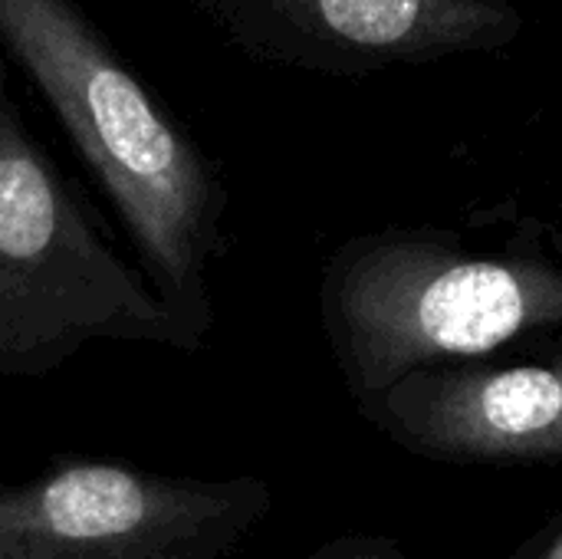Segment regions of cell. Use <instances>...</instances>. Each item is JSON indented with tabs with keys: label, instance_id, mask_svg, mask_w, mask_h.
Instances as JSON below:
<instances>
[{
	"label": "cell",
	"instance_id": "8992f818",
	"mask_svg": "<svg viewBox=\"0 0 562 559\" xmlns=\"http://www.w3.org/2000/svg\"><path fill=\"white\" fill-rule=\"evenodd\" d=\"M359 412L412 455L454 465L562 458V356L530 366L438 362Z\"/></svg>",
	"mask_w": 562,
	"mask_h": 559
},
{
	"label": "cell",
	"instance_id": "5b68a950",
	"mask_svg": "<svg viewBox=\"0 0 562 559\" xmlns=\"http://www.w3.org/2000/svg\"><path fill=\"white\" fill-rule=\"evenodd\" d=\"M237 53L316 72H369L491 49L520 30L507 0H184Z\"/></svg>",
	"mask_w": 562,
	"mask_h": 559
},
{
	"label": "cell",
	"instance_id": "3957f363",
	"mask_svg": "<svg viewBox=\"0 0 562 559\" xmlns=\"http://www.w3.org/2000/svg\"><path fill=\"white\" fill-rule=\"evenodd\" d=\"M319 313L349 395L366 405L415 369L562 326V270L405 231L369 234L329 257Z\"/></svg>",
	"mask_w": 562,
	"mask_h": 559
},
{
	"label": "cell",
	"instance_id": "52a82bcc",
	"mask_svg": "<svg viewBox=\"0 0 562 559\" xmlns=\"http://www.w3.org/2000/svg\"><path fill=\"white\" fill-rule=\"evenodd\" d=\"M306 559H408L395 540L385 537H336Z\"/></svg>",
	"mask_w": 562,
	"mask_h": 559
},
{
	"label": "cell",
	"instance_id": "ba28073f",
	"mask_svg": "<svg viewBox=\"0 0 562 559\" xmlns=\"http://www.w3.org/2000/svg\"><path fill=\"white\" fill-rule=\"evenodd\" d=\"M543 559H562V530L553 537V540H550V547H547Z\"/></svg>",
	"mask_w": 562,
	"mask_h": 559
},
{
	"label": "cell",
	"instance_id": "7a4b0ae2",
	"mask_svg": "<svg viewBox=\"0 0 562 559\" xmlns=\"http://www.w3.org/2000/svg\"><path fill=\"white\" fill-rule=\"evenodd\" d=\"M92 343L207 349L102 237L26 125L0 53V382L53 376Z\"/></svg>",
	"mask_w": 562,
	"mask_h": 559
},
{
	"label": "cell",
	"instance_id": "277c9868",
	"mask_svg": "<svg viewBox=\"0 0 562 559\" xmlns=\"http://www.w3.org/2000/svg\"><path fill=\"white\" fill-rule=\"evenodd\" d=\"M270 507L257 474H161L63 455L0 484V559H234Z\"/></svg>",
	"mask_w": 562,
	"mask_h": 559
},
{
	"label": "cell",
	"instance_id": "6da1fadb",
	"mask_svg": "<svg viewBox=\"0 0 562 559\" xmlns=\"http://www.w3.org/2000/svg\"><path fill=\"white\" fill-rule=\"evenodd\" d=\"M0 53L109 194L155 297L207 343L231 204L217 161L76 0H0Z\"/></svg>",
	"mask_w": 562,
	"mask_h": 559
}]
</instances>
